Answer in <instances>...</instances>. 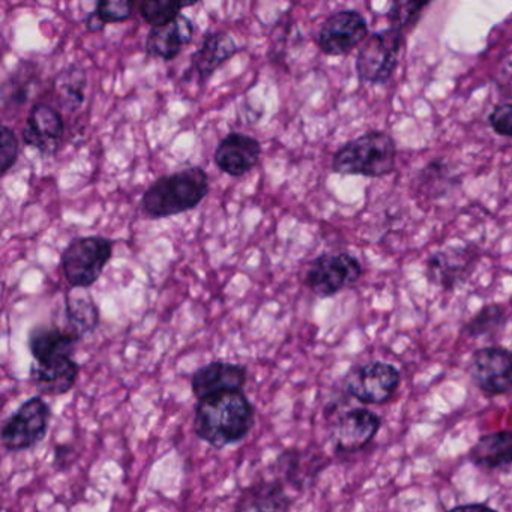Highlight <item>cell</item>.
<instances>
[{
    "label": "cell",
    "mask_w": 512,
    "mask_h": 512,
    "mask_svg": "<svg viewBox=\"0 0 512 512\" xmlns=\"http://www.w3.org/2000/svg\"><path fill=\"white\" fill-rule=\"evenodd\" d=\"M80 338L68 329L37 326L29 334V350L34 356L31 380L43 395L70 392L79 379L80 365L74 359Z\"/></svg>",
    "instance_id": "obj_1"
},
{
    "label": "cell",
    "mask_w": 512,
    "mask_h": 512,
    "mask_svg": "<svg viewBox=\"0 0 512 512\" xmlns=\"http://www.w3.org/2000/svg\"><path fill=\"white\" fill-rule=\"evenodd\" d=\"M254 421V406L244 391L224 392L197 401L193 428L203 442L224 449L244 440Z\"/></svg>",
    "instance_id": "obj_2"
},
{
    "label": "cell",
    "mask_w": 512,
    "mask_h": 512,
    "mask_svg": "<svg viewBox=\"0 0 512 512\" xmlns=\"http://www.w3.org/2000/svg\"><path fill=\"white\" fill-rule=\"evenodd\" d=\"M209 176L202 167L179 170L155 181L142 197L149 218H169L197 208L208 196Z\"/></svg>",
    "instance_id": "obj_3"
},
{
    "label": "cell",
    "mask_w": 512,
    "mask_h": 512,
    "mask_svg": "<svg viewBox=\"0 0 512 512\" xmlns=\"http://www.w3.org/2000/svg\"><path fill=\"white\" fill-rule=\"evenodd\" d=\"M397 146L383 131H370L335 152L332 170L338 175L383 178L394 170Z\"/></svg>",
    "instance_id": "obj_4"
},
{
    "label": "cell",
    "mask_w": 512,
    "mask_h": 512,
    "mask_svg": "<svg viewBox=\"0 0 512 512\" xmlns=\"http://www.w3.org/2000/svg\"><path fill=\"white\" fill-rule=\"evenodd\" d=\"M112 239L104 236H83L74 239L61 257L62 271L74 289L94 286L113 256Z\"/></svg>",
    "instance_id": "obj_5"
},
{
    "label": "cell",
    "mask_w": 512,
    "mask_h": 512,
    "mask_svg": "<svg viewBox=\"0 0 512 512\" xmlns=\"http://www.w3.org/2000/svg\"><path fill=\"white\" fill-rule=\"evenodd\" d=\"M52 409L43 397L26 400L2 427V445L5 451L22 452L37 448L49 433Z\"/></svg>",
    "instance_id": "obj_6"
},
{
    "label": "cell",
    "mask_w": 512,
    "mask_h": 512,
    "mask_svg": "<svg viewBox=\"0 0 512 512\" xmlns=\"http://www.w3.org/2000/svg\"><path fill=\"white\" fill-rule=\"evenodd\" d=\"M403 40L404 34L392 28L368 37L356 59L359 79L374 85L388 82L397 68Z\"/></svg>",
    "instance_id": "obj_7"
},
{
    "label": "cell",
    "mask_w": 512,
    "mask_h": 512,
    "mask_svg": "<svg viewBox=\"0 0 512 512\" xmlns=\"http://www.w3.org/2000/svg\"><path fill=\"white\" fill-rule=\"evenodd\" d=\"M361 277V263L352 254L328 253L311 262L305 283L314 295L329 298L358 283Z\"/></svg>",
    "instance_id": "obj_8"
},
{
    "label": "cell",
    "mask_w": 512,
    "mask_h": 512,
    "mask_svg": "<svg viewBox=\"0 0 512 512\" xmlns=\"http://www.w3.org/2000/svg\"><path fill=\"white\" fill-rule=\"evenodd\" d=\"M400 382L397 367L388 362L373 361L353 368L344 379V389L361 403L385 404L391 400Z\"/></svg>",
    "instance_id": "obj_9"
},
{
    "label": "cell",
    "mask_w": 512,
    "mask_h": 512,
    "mask_svg": "<svg viewBox=\"0 0 512 512\" xmlns=\"http://www.w3.org/2000/svg\"><path fill=\"white\" fill-rule=\"evenodd\" d=\"M469 374L476 388L487 397L512 391V352L505 347H482L473 352Z\"/></svg>",
    "instance_id": "obj_10"
},
{
    "label": "cell",
    "mask_w": 512,
    "mask_h": 512,
    "mask_svg": "<svg viewBox=\"0 0 512 512\" xmlns=\"http://www.w3.org/2000/svg\"><path fill=\"white\" fill-rule=\"evenodd\" d=\"M367 20L358 11H338L320 28L317 44L328 56H346L367 41Z\"/></svg>",
    "instance_id": "obj_11"
},
{
    "label": "cell",
    "mask_w": 512,
    "mask_h": 512,
    "mask_svg": "<svg viewBox=\"0 0 512 512\" xmlns=\"http://www.w3.org/2000/svg\"><path fill=\"white\" fill-rule=\"evenodd\" d=\"M380 425H382V419L371 410L364 407L347 410L341 413L332 424V445L335 451L344 452V454L362 451L373 442L374 437L379 433Z\"/></svg>",
    "instance_id": "obj_12"
},
{
    "label": "cell",
    "mask_w": 512,
    "mask_h": 512,
    "mask_svg": "<svg viewBox=\"0 0 512 512\" xmlns=\"http://www.w3.org/2000/svg\"><path fill=\"white\" fill-rule=\"evenodd\" d=\"M65 122L59 110L46 103L32 107L23 128L22 139L26 146L44 155H52L61 148Z\"/></svg>",
    "instance_id": "obj_13"
},
{
    "label": "cell",
    "mask_w": 512,
    "mask_h": 512,
    "mask_svg": "<svg viewBox=\"0 0 512 512\" xmlns=\"http://www.w3.org/2000/svg\"><path fill=\"white\" fill-rule=\"evenodd\" d=\"M248 371L244 365L229 361H214L203 365L191 376V391L197 401L224 392L244 391Z\"/></svg>",
    "instance_id": "obj_14"
},
{
    "label": "cell",
    "mask_w": 512,
    "mask_h": 512,
    "mask_svg": "<svg viewBox=\"0 0 512 512\" xmlns=\"http://www.w3.org/2000/svg\"><path fill=\"white\" fill-rule=\"evenodd\" d=\"M262 145L254 137L242 133L227 134L215 149L214 161L218 169L232 178H242L259 163Z\"/></svg>",
    "instance_id": "obj_15"
},
{
    "label": "cell",
    "mask_w": 512,
    "mask_h": 512,
    "mask_svg": "<svg viewBox=\"0 0 512 512\" xmlns=\"http://www.w3.org/2000/svg\"><path fill=\"white\" fill-rule=\"evenodd\" d=\"M290 503L281 479H260L242 490L235 512H289Z\"/></svg>",
    "instance_id": "obj_16"
},
{
    "label": "cell",
    "mask_w": 512,
    "mask_h": 512,
    "mask_svg": "<svg viewBox=\"0 0 512 512\" xmlns=\"http://www.w3.org/2000/svg\"><path fill=\"white\" fill-rule=\"evenodd\" d=\"M475 256L473 248L452 247L448 251H439L428 260V278L446 289H454L469 277Z\"/></svg>",
    "instance_id": "obj_17"
},
{
    "label": "cell",
    "mask_w": 512,
    "mask_h": 512,
    "mask_svg": "<svg viewBox=\"0 0 512 512\" xmlns=\"http://www.w3.org/2000/svg\"><path fill=\"white\" fill-rule=\"evenodd\" d=\"M238 52V44L227 32L215 31L206 34L199 49L191 58V65L194 73L199 76L200 83L208 82L215 71Z\"/></svg>",
    "instance_id": "obj_18"
},
{
    "label": "cell",
    "mask_w": 512,
    "mask_h": 512,
    "mask_svg": "<svg viewBox=\"0 0 512 512\" xmlns=\"http://www.w3.org/2000/svg\"><path fill=\"white\" fill-rule=\"evenodd\" d=\"M194 25L181 14L175 22L163 28L151 29L146 38L145 50L149 56L173 61L181 55L182 49L193 41Z\"/></svg>",
    "instance_id": "obj_19"
},
{
    "label": "cell",
    "mask_w": 512,
    "mask_h": 512,
    "mask_svg": "<svg viewBox=\"0 0 512 512\" xmlns=\"http://www.w3.org/2000/svg\"><path fill=\"white\" fill-rule=\"evenodd\" d=\"M469 458L475 466L494 470L512 464V431H494L479 437L469 451Z\"/></svg>",
    "instance_id": "obj_20"
},
{
    "label": "cell",
    "mask_w": 512,
    "mask_h": 512,
    "mask_svg": "<svg viewBox=\"0 0 512 512\" xmlns=\"http://www.w3.org/2000/svg\"><path fill=\"white\" fill-rule=\"evenodd\" d=\"M326 458L307 451H286L278 458V466L283 473V484H290L296 490L304 488L314 476L326 466Z\"/></svg>",
    "instance_id": "obj_21"
},
{
    "label": "cell",
    "mask_w": 512,
    "mask_h": 512,
    "mask_svg": "<svg viewBox=\"0 0 512 512\" xmlns=\"http://www.w3.org/2000/svg\"><path fill=\"white\" fill-rule=\"evenodd\" d=\"M65 316H67L68 331L79 338L92 334L100 323V310L91 296L67 298Z\"/></svg>",
    "instance_id": "obj_22"
},
{
    "label": "cell",
    "mask_w": 512,
    "mask_h": 512,
    "mask_svg": "<svg viewBox=\"0 0 512 512\" xmlns=\"http://www.w3.org/2000/svg\"><path fill=\"white\" fill-rule=\"evenodd\" d=\"M134 2L130 0H100L95 10L86 17L89 32H100L106 25L128 22L134 16Z\"/></svg>",
    "instance_id": "obj_23"
},
{
    "label": "cell",
    "mask_w": 512,
    "mask_h": 512,
    "mask_svg": "<svg viewBox=\"0 0 512 512\" xmlns=\"http://www.w3.org/2000/svg\"><path fill=\"white\" fill-rule=\"evenodd\" d=\"M86 86V74L82 70L70 68L56 77L55 89L58 101L68 110L83 103V89Z\"/></svg>",
    "instance_id": "obj_24"
},
{
    "label": "cell",
    "mask_w": 512,
    "mask_h": 512,
    "mask_svg": "<svg viewBox=\"0 0 512 512\" xmlns=\"http://www.w3.org/2000/svg\"><path fill=\"white\" fill-rule=\"evenodd\" d=\"M191 7V4L181 2H164V0H146L140 2L139 13L148 25L154 28H163L175 22L184 8Z\"/></svg>",
    "instance_id": "obj_25"
},
{
    "label": "cell",
    "mask_w": 512,
    "mask_h": 512,
    "mask_svg": "<svg viewBox=\"0 0 512 512\" xmlns=\"http://www.w3.org/2000/svg\"><path fill=\"white\" fill-rule=\"evenodd\" d=\"M505 322L506 311L502 305H487L464 326V334L472 338L484 337V335L499 331L500 328H503Z\"/></svg>",
    "instance_id": "obj_26"
},
{
    "label": "cell",
    "mask_w": 512,
    "mask_h": 512,
    "mask_svg": "<svg viewBox=\"0 0 512 512\" xmlns=\"http://www.w3.org/2000/svg\"><path fill=\"white\" fill-rule=\"evenodd\" d=\"M428 2H394L389 11V22L391 28L397 29L401 34L415 28L416 23L421 19L422 10L427 8Z\"/></svg>",
    "instance_id": "obj_27"
},
{
    "label": "cell",
    "mask_w": 512,
    "mask_h": 512,
    "mask_svg": "<svg viewBox=\"0 0 512 512\" xmlns=\"http://www.w3.org/2000/svg\"><path fill=\"white\" fill-rule=\"evenodd\" d=\"M19 145L16 133L4 125L2 133H0V173L2 176L7 175L16 166L17 160H19Z\"/></svg>",
    "instance_id": "obj_28"
},
{
    "label": "cell",
    "mask_w": 512,
    "mask_h": 512,
    "mask_svg": "<svg viewBox=\"0 0 512 512\" xmlns=\"http://www.w3.org/2000/svg\"><path fill=\"white\" fill-rule=\"evenodd\" d=\"M490 124L497 134L512 139V104L497 106L490 115Z\"/></svg>",
    "instance_id": "obj_29"
},
{
    "label": "cell",
    "mask_w": 512,
    "mask_h": 512,
    "mask_svg": "<svg viewBox=\"0 0 512 512\" xmlns=\"http://www.w3.org/2000/svg\"><path fill=\"white\" fill-rule=\"evenodd\" d=\"M446 512H497L496 509L491 506L485 505V503H466V505L454 506Z\"/></svg>",
    "instance_id": "obj_30"
}]
</instances>
